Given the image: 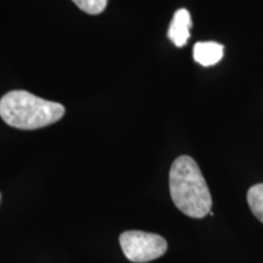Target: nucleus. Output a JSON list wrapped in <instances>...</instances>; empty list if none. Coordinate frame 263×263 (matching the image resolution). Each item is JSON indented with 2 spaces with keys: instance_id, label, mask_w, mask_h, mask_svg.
<instances>
[{
  "instance_id": "4",
  "label": "nucleus",
  "mask_w": 263,
  "mask_h": 263,
  "mask_svg": "<svg viewBox=\"0 0 263 263\" xmlns=\"http://www.w3.org/2000/svg\"><path fill=\"white\" fill-rule=\"evenodd\" d=\"M192 26V17H190L188 10L179 9L174 12L167 35L176 47L182 48L190 38V27Z\"/></svg>"
},
{
  "instance_id": "7",
  "label": "nucleus",
  "mask_w": 263,
  "mask_h": 263,
  "mask_svg": "<svg viewBox=\"0 0 263 263\" xmlns=\"http://www.w3.org/2000/svg\"><path fill=\"white\" fill-rule=\"evenodd\" d=\"M82 11L89 15H99L106 9L108 0H72Z\"/></svg>"
},
{
  "instance_id": "6",
  "label": "nucleus",
  "mask_w": 263,
  "mask_h": 263,
  "mask_svg": "<svg viewBox=\"0 0 263 263\" xmlns=\"http://www.w3.org/2000/svg\"><path fill=\"white\" fill-rule=\"evenodd\" d=\"M248 203L256 218L263 223V183L256 184L249 189Z\"/></svg>"
},
{
  "instance_id": "1",
  "label": "nucleus",
  "mask_w": 263,
  "mask_h": 263,
  "mask_svg": "<svg viewBox=\"0 0 263 263\" xmlns=\"http://www.w3.org/2000/svg\"><path fill=\"white\" fill-rule=\"evenodd\" d=\"M170 193L174 205L184 215L203 218L211 212V193L199 166L190 156H179L172 163Z\"/></svg>"
},
{
  "instance_id": "2",
  "label": "nucleus",
  "mask_w": 263,
  "mask_h": 263,
  "mask_svg": "<svg viewBox=\"0 0 263 263\" xmlns=\"http://www.w3.org/2000/svg\"><path fill=\"white\" fill-rule=\"evenodd\" d=\"M65 115L61 104L45 100L26 90H12L0 99V117L17 129H38L60 121Z\"/></svg>"
},
{
  "instance_id": "5",
  "label": "nucleus",
  "mask_w": 263,
  "mask_h": 263,
  "mask_svg": "<svg viewBox=\"0 0 263 263\" xmlns=\"http://www.w3.org/2000/svg\"><path fill=\"white\" fill-rule=\"evenodd\" d=\"M224 47L216 42H199L194 45V60L202 66H212L223 58Z\"/></svg>"
},
{
  "instance_id": "3",
  "label": "nucleus",
  "mask_w": 263,
  "mask_h": 263,
  "mask_svg": "<svg viewBox=\"0 0 263 263\" xmlns=\"http://www.w3.org/2000/svg\"><path fill=\"white\" fill-rule=\"evenodd\" d=\"M120 244L126 257L134 263H146L161 257L167 251V241L154 233L128 230L120 235Z\"/></svg>"
}]
</instances>
